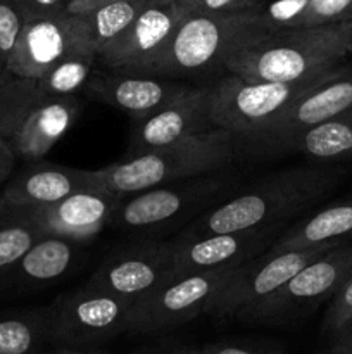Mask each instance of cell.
Masks as SVG:
<instances>
[{
	"mask_svg": "<svg viewBox=\"0 0 352 354\" xmlns=\"http://www.w3.org/2000/svg\"><path fill=\"white\" fill-rule=\"evenodd\" d=\"M211 97L213 86H190L161 109L131 120L126 158L166 147L214 128L211 123Z\"/></svg>",
	"mask_w": 352,
	"mask_h": 354,
	"instance_id": "obj_13",
	"label": "cell"
},
{
	"mask_svg": "<svg viewBox=\"0 0 352 354\" xmlns=\"http://www.w3.org/2000/svg\"><path fill=\"white\" fill-rule=\"evenodd\" d=\"M330 73L304 82H254L230 75L213 86L211 123L242 140H254L297 97L323 82Z\"/></svg>",
	"mask_w": 352,
	"mask_h": 354,
	"instance_id": "obj_5",
	"label": "cell"
},
{
	"mask_svg": "<svg viewBox=\"0 0 352 354\" xmlns=\"http://www.w3.org/2000/svg\"><path fill=\"white\" fill-rule=\"evenodd\" d=\"M147 2L148 0H123V2L106 3L88 12L79 14L92 47L100 52L109 41L119 37L133 23V19L147 6Z\"/></svg>",
	"mask_w": 352,
	"mask_h": 354,
	"instance_id": "obj_28",
	"label": "cell"
},
{
	"mask_svg": "<svg viewBox=\"0 0 352 354\" xmlns=\"http://www.w3.org/2000/svg\"><path fill=\"white\" fill-rule=\"evenodd\" d=\"M76 244L71 239L45 235L23 258L3 272L9 273L10 287L19 290L41 289L64 277L76 256Z\"/></svg>",
	"mask_w": 352,
	"mask_h": 354,
	"instance_id": "obj_21",
	"label": "cell"
},
{
	"mask_svg": "<svg viewBox=\"0 0 352 354\" xmlns=\"http://www.w3.org/2000/svg\"><path fill=\"white\" fill-rule=\"evenodd\" d=\"M275 30L352 21V0H276L262 10Z\"/></svg>",
	"mask_w": 352,
	"mask_h": 354,
	"instance_id": "obj_24",
	"label": "cell"
},
{
	"mask_svg": "<svg viewBox=\"0 0 352 354\" xmlns=\"http://www.w3.org/2000/svg\"><path fill=\"white\" fill-rule=\"evenodd\" d=\"M78 113L79 102L75 95L45 97L31 107L7 142L16 158L28 162L40 161L68 133Z\"/></svg>",
	"mask_w": 352,
	"mask_h": 354,
	"instance_id": "obj_20",
	"label": "cell"
},
{
	"mask_svg": "<svg viewBox=\"0 0 352 354\" xmlns=\"http://www.w3.org/2000/svg\"><path fill=\"white\" fill-rule=\"evenodd\" d=\"M97 61H99V52L92 45L86 44L76 47L57 64L52 66L41 78L37 80L40 99L78 93L79 90L85 88Z\"/></svg>",
	"mask_w": 352,
	"mask_h": 354,
	"instance_id": "obj_26",
	"label": "cell"
},
{
	"mask_svg": "<svg viewBox=\"0 0 352 354\" xmlns=\"http://www.w3.org/2000/svg\"><path fill=\"white\" fill-rule=\"evenodd\" d=\"M338 244L342 242H328V244L290 249L283 252L266 251L264 254L248 259L238 266L207 315L216 320H235L237 315L244 310L275 294L307 263L320 258Z\"/></svg>",
	"mask_w": 352,
	"mask_h": 354,
	"instance_id": "obj_9",
	"label": "cell"
},
{
	"mask_svg": "<svg viewBox=\"0 0 352 354\" xmlns=\"http://www.w3.org/2000/svg\"><path fill=\"white\" fill-rule=\"evenodd\" d=\"M352 273V244L342 242L307 263L285 286L261 303L247 308L235 320L244 324L286 325L331 299Z\"/></svg>",
	"mask_w": 352,
	"mask_h": 354,
	"instance_id": "obj_7",
	"label": "cell"
},
{
	"mask_svg": "<svg viewBox=\"0 0 352 354\" xmlns=\"http://www.w3.org/2000/svg\"><path fill=\"white\" fill-rule=\"evenodd\" d=\"M131 303L83 286L48 304V341L62 348H97L126 334Z\"/></svg>",
	"mask_w": 352,
	"mask_h": 354,
	"instance_id": "obj_8",
	"label": "cell"
},
{
	"mask_svg": "<svg viewBox=\"0 0 352 354\" xmlns=\"http://www.w3.org/2000/svg\"><path fill=\"white\" fill-rule=\"evenodd\" d=\"M173 2H175L178 7H182L185 12H190V10H193V7L197 6L199 0H173Z\"/></svg>",
	"mask_w": 352,
	"mask_h": 354,
	"instance_id": "obj_40",
	"label": "cell"
},
{
	"mask_svg": "<svg viewBox=\"0 0 352 354\" xmlns=\"http://www.w3.org/2000/svg\"><path fill=\"white\" fill-rule=\"evenodd\" d=\"M283 227L211 234L175 242V273L237 268L268 249Z\"/></svg>",
	"mask_w": 352,
	"mask_h": 354,
	"instance_id": "obj_16",
	"label": "cell"
},
{
	"mask_svg": "<svg viewBox=\"0 0 352 354\" xmlns=\"http://www.w3.org/2000/svg\"><path fill=\"white\" fill-rule=\"evenodd\" d=\"M352 54V21L275 30L238 48L224 68L261 82H304L344 66Z\"/></svg>",
	"mask_w": 352,
	"mask_h": 354,
	"instance_id": "obj_2",
	"label": "cell"
},
{
	"mask_svg": "<svg viewBox=\"0 0 352 354\" xmlns=\"http://www.w3.org/2000/svg\"><path fill=\"white\" fill-rule=\"evenodd\" d=\"M352 318V273L344 286L330 299L326 315L323 318V332L331 337Z\"/></svg>",
	"mask_w": 352,
	"mask_h": 354,
	"instance_id": "obj_31",
	"label": "cell"
},
{
	"mask_svg": "<svg viewBox=\"0 0 352 354\" xmlns=\"http://www.w3.org/2000/svg\"><path fill=\"white\" fill-rule=\"evenodd\" d=\"M83 189H97L92 171L35 161L19 175L7 180L2 201L19 209H40Z\"/></svg>",
	"mask_w": 352,
	"mask_h": 354,
	"instance_id": "obj_19",
	"label": "cell"
},
{
	"mask_svg": "<svg viewBox=\"0 0 352 354\" xmlns=\"http://www.w3.org/2000/svg\"><path fill=\"white\" fill-rule=\"evenodd\" d=\"M68 2H69V0H68Z\"/></svg>",
	"mask_w": 352,
	"mask_h": 354,
	"instance_id": "obj_44",
	"label": "cell"
},
{
	"mask_svg": "<svg viewBox=\"0 0 352 354\" xmlns=\"http://www.w3.org/2000/svg\"><path fill=\"white\" fill-rule=\"evenodd\" d=\"M114 2H123V0H69V2L66 3V12L68 14L88 12V10L97 9V7L106 6V3H114Z\"/></svg>",
	"mask_w": 352,
	"mask_h": 354,
	"instance_id": "obj_37",
	"label": "cell"
},
{
	"mask_svg": "<svg viewBox=\"0 0 352 354\" xmlns=\"http://www.w3.org/2000/svg\"><path fill=\"white\" fill-rule=\"evenodd\" d=\"M330 341L331 346H335V348L352 354V318L340 328V330H337L331 335Z\"/></svg>",
	"mask_w": 352,
	"mask_h": 354,
	"instance_id": "obj_38",
	"label": "cell"
},
{
	"mask_svg": "<svg viewBox=\"0 0 352 354\" xmlns=\"http://www.w3.org/2000/svg\"><path fill=\"white\" fill-rule=\"evenodd\" d=\"M237 268L175 273L157 289L131 304L126 334H164L199 315H207Z\"/></svg>",
	"mask_w": 352,
	"mask_h": 354,
	"instance_id": "obj_6",
	"label": "cell"
},
{
	"mask_svg": "<svg viewBox=\"0 0 352 354\" xmlns=\"http://www.w3.org/2000/svg\"><path fill=\"white\" fill-rule=\"evenodd\" d=\"M242 138L224 128H211L166 147L124 158L92 171L97 189L131 196L152 187L197 178L217 171L237 159Z\"/></svg>",
	"mask_w": 352,
	"mask_h": 354,
	"instance_id": "obj_3",
	"label": "cell"
},
{
	"mask_svg": "<svg viewBox=\"0 0 352 354\" xmlns=\"http://www.w3.org/2000/svg\"><path fill=\"white\" fill-rule=\"evenodd\" d=\"M133 354H204L202 349H193L188 346L175 344V342H161L155 346H145Z\"/></svg>",
	"mask_w": 352,
	"mask_h": 354,
	"instance_id": "obj_35",
	"label": "cell"
},
{
	"mask_svg": "<svg viewBox=\"0 0 352 354\" xmlns=\"http://www.w3.org/2000/svg\"><path fill=\"white\" fill-rule=\"evenodd\" d=\"M16 154L10 149L7 138L0 135V183L7 182L12 176L14 166H16Z\"/></svg>",
	"mask_w": 352,
	"mask_h": 354,
	"instance_id": "obj_36",
	"label": "cell"
},
{
	"mask_svg": "<svg viewBox=\"0 0 352 354\" xmlns=\"http://www.w3.org/2000/svg\"><path fill=\"white\" fill-rule=\"evenodd\" d=\"M123 197L102 189H83L52 206L26 209L45 235L71 239L75 242L92 239L106 227Z\"/></svg>",
	"mask_w": 352,
	"mask_h": 354,
	"instance_id": "obj_17",
	"label": "cell"
},
{
	"mask_svg": "<svg viewBox=\"0 0 352 354\" xmlns=\"http://www.w3.org/2000/svg\"><path fill=\"white\" fill-rule=\"evenodd\" d=\"M185 14L173 0H148L133 23L99 52L100 64L114 73L145 75Z\"/></svg>",
	"mask_w": 352,
	"mask_h": 354,
	"instance_id": "obj_11",
	"label": "cell"
},
{
	"mask_svg": "<svg viewBox=\"0 0 352 354\" xmlns=\"http://www.w3.org/2000/svg\"><path fill=\"white\" fill-rule=\"evenodd\" d=\"M352 237V199L333 204L283 230L266 251L283 252L328 242H349Z\"/></svg>",
	"mask_w": 352,
	"mask_h": 354,
	"instance_id": "obj_22",
	"label": "cell"
},
{
	"mask_svg": "<svg viewBox=\"0 0 352 354\" xmlns=\"http://www.w3.org/2000/svg\"><path fill=\"white\" fill-rule=\"evenodd\" d=\"M41 354H110L97 348H62V346H50Z\"/></svg>",
	"mask_w": 352,
	"mask_h": 354,
	"instance_id": "obj_39",
	"label": "cell"
},
{
	"mask_svg": "<svg viewBox=\"0 0 352 354\" xmlns=\"http://www.w3.org/2000/svg\"><path fill=\"white\" fill-rule=\"evenodd\" d=\"M204 354H285L282 348L271 344H252V342H213L204 346Z\"/></svg>",
	"mask_w": 352,
	"mask_h": 354,
	"instance_id": "obj_34",
	"label": "cell"
},
{
	"mask_svg": "<svg viewBox=\"0 0 352 354\" xmlns=\"http://www.w3.org/2000/svg\"><path fill=\"white\" fill-rule=\"evenodd\" d=\"M224 182L219 178H192L178 185L152 187L141 192L131 194V199H121L109 223L130 230H147L169 223L175 218L204 206L209 199L224 190Z\"/></svg>",
	"mask_w": 352,
	"mask_h": 354,
	"instance_id": "obj_14",
	"label": "cell"
},
{
	"mask_svg": "<svg viewBox=\"0 0 352 354\" xmlns=\"http://www.w3.org/2000/svg\"><path fill=\"white\" fill-rule=\"evenodd\" d=\"M17 9L23 14L24 21L45 19L66 14L68 0H12Z\"/></svg>",
	"mask_w": 352,
	"mask_h": 354,
	"instance_id": "obj_32",
	"label": "cell"
},
{
	"mask_svg": "<svg viewBox=\"0 0 352 354\" xmlns=\"http://www.w3.org/2000/svg\"><path fill=\"white\" fill-rule=\"evenodd\" d=\"M2 206H3V201H2V194H0V211H2Z\"/></svg>",
	"mask_w": 352,
	"mask_h": 354,
	"instance_id": "obj_43",
	"label": "cell"
},
{
	"mask_svg": "<svg viewBox=\"0 0 352 354\" xmlns=\"http://www.w3.org/2000/svg\"><path fill=\"white\" fill-rule=\"evenodd\" d=\"M321 354H351V353H347V351H342V349H338V348H335V346H331L330 344V348L326 349V351H323Z\"/></svg>",
	"mask_w": 352,
	"mask_h": 354,
	"instance_id": "obj_41",
	"label": "cell"
},
{
	"mask_svg": "<svg viewBox=\"0 0 352 354\" xmlns=\"http://www.w3.org/2000/svg\"><path fill=\"white\" fill-rule=\"evenodd\" d=\"M190 85L173 78L150 75L110 73L97 75L86 82L85 90L90 97L106 102L116 109L126 111L131 120L147 116L161 109L173 99L185 93Z\"/></svg>",
	"mask_w": 352,
	"mask_h": 354,
	"instance_id": "obj_18",
	"label": "cell"
},
{
	"mask_svg": "<svg viewBox=\"0 0 352 354\" xmlns=\"http://www.w3.org/2000/svg\"><path fill=\"white\" fill-rule=\"evenodd\" d=\"M349 109H352V68L340 66L297 97L252 142L283 151L293 137Z\"/></svg>",
	"mask_w": 352,
	"mask_h": 354,
	"instance_id": "obj_12",
	"label": "cell"
},
{
	"mask_svg": "<svg viewBox=\"0 0 352 354\" xmlns=\"http://www.w3.org/2000/svg\"><path fill=\"white\" fill-rule=\"evenodd\" d=\"M24 24L26 21L16 3L12 0H0V71L7 68Z\"/></svg>",
	"mask_w": 352,
	"mask_h": 354,
	"instance_id": "obj_30",
	"label": "cell"
},
{
	"mask_svg": "<svg viewBox=\"0 0 352 354\" xmlns=\"http://www.w3.org/2000/svg\"><path fill=\"white\" fill-rule=\"evenodd\" d=\"M7 73H9V71H6V69H3V71H0V80H3V78H6V75H7Z\"/></svg>",
	"mask_w": 352,
	"mask_h": 354,
	"instance_id": "obj_42",
	"label": "cell"
},
{
	"mask_svg": "<svg viewBox=\"0 0 352 354\" xmlns=\"http://www.w3.org/2000/svg\"><path fill=\"white\" fill-rule=\"evenodd\" d=\"M275 31L262 10L242 14L186 12L164 50L145 75L161 78L195 75L224 62L240 47Z\"/></svg>",
	"mask_w": 352,
	"mask_h": 354,
	"instance_id": "obj_4",
	"label": "cell"
},
{
	"mask_svg": "<svg viewBox=\"0 0 352 354\" xmlns=\"http://www.w3.org/2000/svg\"><path fill=\"white\" fill-rule=\"evenodd\" d=\"M257 10H262L259 0H199L190 12L242 14L257 12Z\"/></svg>",
	"mask_w": 352,
	"mask_h": 354,
	"instance_id": "obj_33",
	"label": "cell"
},
{
	"mask_svg": "<svg viewBox=\"0 0 352 354\" xmlns=\"http://www.w3.org/2000/svg\"><path fill=\"white\" fill-rule=\"evenodd\" d=\"M40 100L37 80H26L7 73L0 80V135L9 138L31 107Z\"/></svg>",
	"mask_w": 352,
	"mask_h": 354,
	"instance_id": "obj_29",
	"label": "cell"
},
{
	"mask_svg": "<svg viewBox=\"0 0 352 354\" xmlns=\"http://www.w3.org/2000/svg\"><path fill=\"white\" fill-rule=\"evenodd\" d=\"M45 232L30 211L3 204L0 211V272L19 261Z\"/></svg>",
	"mask_w": 352,
	"mask_h": 354,
	"instance_id": "obj_27",
	"label": "cell"
},
{
	"mask_svg": "<svg viewBox=\"0 0 352 354\" xmlns=\"http://www.w3.org/2000/svg\"><path fill=\"white\" fill-rule=\"evenodd\" d=\"M47 348L48 306L0 311V354H41Z\"/></svg>",
	"mask_w": 352,
	"mask_h": 354,
	"instance_id": "obj_25",
	"label": "cell"
},
{
	"mask_svg": "<svg viewBox=\"0 0 352 354\" xmlns=\"http://www.w3.org/2000/svg\"><path fill=\"white\" fill-rule=\"evenodd\" d=\"M173 275L175 242H145L107 256L85 286L133 304Z\"/></svg>",
	"mask_w": 352,
	"mask_h": 354,
	"instance_id": "obj_10",
	"label": "cell"
},
{
	"mask_svg": "<svg viewBox=\"0 0 352 354\" xmlns=\"http://www.w3.org/2000/svg\"><path fill=\"white\" fill-rule=\"evenodd\" d=\"M321 162H342L352 159V109L316 124L293 137L283 147Z\"/></svg>",
	"mask_w": 352,
	"mask_h": 354,
	"instance_id": "obj_23",
	"label": "cell"
},
{
	"mask_svg": "<svg viewBox=\"0 0 352 354\" xmlns=\"http://www.w3.org/2000/svg\"><path fill=\"white\" fill-rule=\"evenodd\" d=\"M342 176L344 171L340 168L328 165L283 169L207 211L183 232L179 241L211 234L283 227L290 218L328 196Z\"/></svg>",
	"mask_w": 352,
	"mask_h": 354,
	"instance_id": "obj_1",
	"label": "cell"
},
{
	"mask_svg": "<svg viewBox=\"0 0 352 354\" xmlns=\"http://www.w3.org/2000/svg\"><path fill=\"white\" fill-rule=\"evenodd\" d=\"M92 45L79 14H62L28 21L7 62V71L26 80H38L79 45Z\"/></svg>",
	"mask_w": 352,
	"mask_h": 354,
	"instance_id": "obj_15",
	"label": "cell"
}]
</instances>
